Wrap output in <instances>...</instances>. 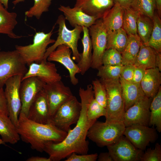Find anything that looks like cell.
Returning a JSON list of instances; mask_svg holds the SVG:
<instances>
[{"mask_svg":"<svg viewBox=\"0 0 161 161\" xmlns=\"http://www.w3.org/2000/svg\"><path fill=\"white\" fill-rule=\"evenodd\" d=\"M79 93L81 110L75 126L69 130L66 137L61 142L56 143L49 141L45 144L44 151L49 155L51 161H59L73 153L87 154L89 143L86 137L88 131L96 121L89 120L87 114L89 105L94 98L92 85H87L86 89L80 87Z\"/></svg>","mask_w":161,"mask_h":161,"instance_id":"1","label":"cell"},{"mask_svg":"<svg viewBox=\"0 0 161 161\" xmlns=\"http://www.w3.org/2000/svg\"><path fill=\"white\" fill-rule=\"evenodd\" d=\"M16 128L20 139L30 144L32 149L40 152L44 151L47 142H60L67 134L51 123L44 124L34 122L21 113L19 115Z\"/></svg>","mask_w":161,"mask_h":161,"instance_id":"2","label":"cell"},{"mask_svg":"<svg viewBox=\"0 0 161 161\" xmlns=\"http://www.w3.org/2000/svg\"><path fill=\"white\" fill-rule=\"evenodd\" d=\"M99 80L106 92V121L123 122L125 110L119 78Z\"/></svg>","mask_w":161,"mask_h":161,"instance_id":"3","label":"cell"},{"mask_svg":"<svg viewBox=\"0 0 161 161\" xmlns=\"http://www.w3.org/2000/svg\"><path fill=\"white\" fill-rule=\"evenodd\" d=\"M125 128L122 121H96L89 129L87 136L97 146H107L115 142L123 135Z\"/></svg>","mask_w":161,"mask_h":161,"instance_id":"4","label":"cell"},{"mask_svg":"<svg viewBox=\"0 0 161 161\" xmlns=\"http://www.w3.org/2000/svg\"><path fill=\"white\" fill-rule=\"evenodd\" d=\"M55 25L48 33L40 31L36 32L32 44L15 46V49L26 64L29 66L32 63H39L44 59L47 47L49 44H53L55 40L51 38Z\"/></svg>","mask_w":161,"mask_h":161,"instance_id":"5","label":"cell"},{"mask_svg":"<svg viewBox=\"0 0 161 161\" xmlns=\"http://www.w3.org/2000/svg\"><path fill=\"white\" fill-rule=\"evenodd\" d=\"M65 20L63 15L58 16L55 24L58 26V37L53 44L47 49L43 60H47L50 54L58 46L65 45L71 49L72 53V59L77 63L79 61L80 53L78 48V42L83 32V27L76 26L73 30H70L66 27Z\"/></svg>","mask_w":161,"mask_h":161,"instance_id":"6","label":"cell"},{"mask_svg":"<svg viewBox=\"0 0 161 161\" xmlns=\"http://www.w3.org/2000/svg\"><path fill=\"white\" fill-rule=\"evenodd\" d=\"M81 110V103L73 95L59 107L51 117L50 123L67 132L70 126L77 122Z\"/></svg>","mask_w":161,"mask_h":161,"instance_id":"7","label":"cell"},{"mask_svg":"<svg viewBox=\"0 0 161 161\" xmlns=\"http://www.w3.org/2000/svg\"><path fill=\"white\" fill-rule=\"evenodd\" d=\"M26 65L16 50H0V89L11 77L18 75L24 76L28 70Z\"/></svg>","mask_w":161,"mask_h":161,"instance_id":"8","label":"cell"},{"mask_svg":"<svg viewBox=\"0 0 161 161\" xmlns=\"http://www.w3.org/2000/svg\"><path fill=\"white\" fill-rule=\"evenodd\" d=\"M88 28L93 50L91 67L97 69L103 65L102 58L106 49L107 31L101 18L97 19Z\"/></svg>","mask_w":161,"mask_h":161,"instance_id":"9","label":"cell"},{"mask_svg":"<svg viewBox=\"0 0 161 161\" xmlns=\"http://www.w3.org/2000/svg\"><path fill=\"white\" fill-rule=\"evenodd\" d=\"M23 75H16L9 78L6 82L4 94L7 100L9 117L17 127L21 109L20 87Z\"/></svg>","mask_w":161,"mask_h":161,"instance_id":"10","label":"cell"},{"mask_svg":"<svg viewBox=\"0 0 161 161\" xmlns=\"http://www.w3.org/2000/svg\"><path fill=\"white\" fill-rule=\"evenodd\" d=\"M123 135L135 147L142 151L145 150L150 143L155 141L158 137L156 129L139 125L126 127Z\"/></svg>","mask_w":161,"mask_h":161,"instance_id":"11","label":"cell"},{"mask_svg":"<svg viewBox=\"0 0 161 161\" xmlns=\"http://www.w3.org/2000/svg\"><path fill=\"white\" fill-rule=\"evenodd\" d=\"M47 100L51 117L59 107L73 95L69 87L61 80L45 84L43 88Z\"/></svg>","mask_w":161,"mask_h":161,"instance_id":"12","label":"cell"},{"mask_svg":"<svg viewBox=\"0 0 161 161\" xmlns=\"http://www.w3.org/2000/svg\"><path fill=\"white\" fill-rule=\"evenodd\" d=\"M152 99L145 96L125 111L123 120L125 127L137 125L149 126Z\"/></svg>","mask_w":161,"mask_h":161,"instance_id":"13","label":"cell"},{"mask_svg":"<svg viewBox=\"0 0 161 161\" xmlns=\"http://www.w3.org/2000/svg\"><path fill=\"white\" fill-rule=\"evenodd\" d=\"M113 161H139L143 151L137 148L124 135L106 146Z\"/></svg>","mask_w":161,"mask_h":161,"instance_id":"14","label":"cell"},{"mask_svg":"<svg viewBox=\"0 0 161 161\" xmlns=\"http://www.w3.org/2000/svg\"><path fill=\"white\" fill-rule=\"evenodd\" d=\"M32 77L38 78L46 84L52 83L62 79L55 64L44 60L39 63L33 62L30 64L21 80Z\"/></svg>","mask_w":161,"mask_h":161,"instance_id":"15","label":"cell"},{"mask_svg":"<svg viewBox=\"0 0 161 161\" xmlns=\"http://www.w3.org/2000/svg\"><path fill=\"white\" fill-rule=\"evenodd\" d=\"M46 84L38 78L32 77L21 80L20 95L22 107L20 113L27 116L30 107L38 93Z\"/></svg>","mask_w":161,"mask_h":161,"instance_id":"16","label":"cell"},{"mask_svg":"<svg viewBox=\"0 0 161 161\" xmlns=\"http://www.w3.org/2000/svg\"><path fill=\"white\" fill-rule=\"evenodd\" d=\"M72 52L68 46L65 45H60L50 54L47 60L49 61L58 62L64 66L69 72L71 83L75 86L79 82L76 75L77 74L80 73V70L71 58Z\"/></svg>","mask_w":161,"mask_h":161,"instance_id":"17","label":"cell"},{"mask_svg":"<svg viewBox=\"0 0 161 161\" xmlns=\"http://www.w3.org/2000/svg\"><path fill=\"white\" fill-rule=\"evenodd\" d=\"M27 117L34 122L50 123L51 117L46 94L43 89L37 94L29 109Z\"/></svg>","mask_w":161,"mask_h":161,"instance_id":"18","label":"cell"},{"mask_svg":"<svg viewBox=\"0 0 161 161\" xmlns=\"http://www.w3.org/2000/svg\"><path fill=\"white\" fill-rule=\"evenodd\" d=\"M58 9L63 13L65 19L74 27L80 26L89 28L99 19L96 17L87 14L80 8L75 6L72 8L69 6L61 5Z\"/></svg>","mask_w":161,"mask_h":161,"instance_id":"19","label":"cell"},{"mask_svg":"<svg viewBox=\"0 0 161 161\" xmlns=\"http://www.w3.org/2000/svg\"><path fill=\"white\" fill-rule=\"evenodd\" d=\"M115 4L114 0H76L74 6L89 15L100 19Z\"/></svg>","mask_w":161,"mask_h":161,"instance_id":"20","label":"cell"},{"mask_svg":"<svg viewBox=\"0 0 161 161\" xmlns=\"http://www.w3.org/2000/svg\"><path fill=\"white\" fill-rule=\"evenodd\" d=\"M157 67L146 69L140 85L145 96L153 98L161 87V74Z\"/></svg>","mask_w":161,"mask_h":161,"instance_id":"21","label":"cell"},{"mask_svg":"<svg viewBox=\"0 0 161 161\" xmlns=\"http://www.w3.org/2000/svg\"><path fill=\"white\" fill-rule=\"evenodd\" d=\"M122 95L125 111L136 102L146 96L140 84L128 81L120 77Z\"/></svg>","mask_w":161,"mask_h":161,"instance_id":"22","label":"cell"},{"mask_svg":"<svg viewBox=\"0 0 161 161\" xmlns=\"http://www.w3.org/2000/svg\"><path fill=\"white\" fill-rule=\"evenodd\" d=\"M82 27L83 35L81 40L83 49L82 52L80 53V59L77 64L80 70V73L83 75L91 67L92 48L88 28Z\"/></svg>","mask_w":161,"mask_h":161,"instance_id":"23","label":"cell"},{"mask_svg":"<svg viewBox=\"0 0 161 161\" xmlns=\"http://www.w3.org/2000/svg\"><path fill=\"white\" fill-rule=\"evenodd\" d=\"M17 17L16 13L8 11L0 2V34L7 35L13 39L22 37L15 34L13 31L18 23Z\"/></svg>","mask_w":161,"mask_h":161,"instance_id":"24","label":"cell"},{"mask_svg":"<svg viewBox=\"0 0 161 161\" xmlns=\"http://www.w3.org/2000/svg\"><path fill=\"white\" fill-rule=\"evenodd\" d=\"M124 9L116 3L102 18L103 23L107 32L122 28Z\"/></svg>","mask_w":161,"mask_h":161,"instance_id":"25","label":"cell"},{"mask_svg":"<svg viewBox=\"0 0 161 161\" xmlns=\"http://www.w3.org/2000/svg\"><path fill=\"white\" fill-rule=\"evenodd\" d=\"M0 135L5 143H17L20 139L16 127L8 115L0 114Z\"/></svg>","mask_w":161,"mask_h":161,"instance_id":"26","label":"cell"},{"mask_svg":"<svg viewBox=\"0 0 161 161\" xmlns=\"http://www.w3.org/2000/svg\"><path fill=\"white\" fill-rule=\"evenodd\" d=\"M142 42L138 35H128L127 43L121 53L123 65L134 64L139 52Z\"/></svg>","mask_w":161,"mask_h":161,"instance_id":"27","label":"cell"},{"mask_svg":"<svg viewBox=\"0 0 161 161\" xmlns=\"http://www.w3.org/2000/svg\"><path fill=\"white\" fill-rule=\"evenodd\" d=\"M157 52L151 47L146 46L142 42L134 65L136 66L145 69L156 67Z\"/></svg>","mask_w":161,"mask_h":161,"instance_id":"28","label":"cell"},{"mask_svg":"<svg viewBox=\"0 0 161 161\" xmlns=\"http://www.w3.org/2000/svg\"><path fill=\"white\" fill-rule=\"evenodd\" d=\"M128 40V35L121 28L117 30L107 32L106 49H113L121 53Z\"/></svg>","mask_w":161,"mask_h":161,"instance_id":"29","label":"cell"},{"mask_svg":"<svg viewBox=\"0 0 161 161\" xmlns=\"http://www.w3.org/2000/svg\"><path fill=\"white\" fill-rule=\"evenodd\" d=\"M153 27V22L150 18L139 14L137 20V34L142 43L147 46Z\"/></svg>","mask_w":161,"mask_h":161,"instance_id":"30","label":"cell"},{"mask_svg":"<svg viewBox=\"0 0 161 161\" xmlns=\"http://www.w3.org/2000/svg\"><path fill=\"white\" fill-rule=\"evenodd\" d=\"M149 126H156L157 131H161V88L153 98L150 106Z\"/></svg>","mask_w":161,"mask_h":161,"instance_id":"31","label":"cell"},{"mask_svg":"<svg viewBox=\"0 0 161 161\" xmlns=\"http://www.w3.org/2000/svg\"><path fill=\"white\" fill-rule=\"evenodd\" d=\"M139 13L131 7L124 9L122 28L128 35H138L137 20Z\"/></svg>","mask_w":161,"mask_h":161,"instance_id":"32","label":"cell"},{"mask_svg":"<svg viewBox=\"0 0 161 161\" xmlns=\"http://www.w3.org/2000/svg\"><path fill=\"white\" fill-rule=\"evenodd\" d=\"M25 0H14L13 4L16 5ZM52 0H34L33 6L25 12V16L28 18L35 17L39 19L43 13L49 10Z\"/></svg>","mask_w":161,"mask_h":161,"instance_id":"33","label":"cell"},{"mask_svg":"<svg viewBox=\"0 0 161 161\" xmlns=\"http://www.w3.org/2000/svg\"><path fill=\"white\" fill-rule=\"evenodd\" d=\"M153 27L148 45L157 52H161V20L157 11L152 19Z\"/></svg>","mask_w":161,"mask_h":161,"instance_id":"34","label":"cell"},{"mask_svg":"<svg viewBox=\"0 0 161 161\" xmlns=\"http://www.w3.org/2000/svg\"><path fill=\"white\" fill-rule=\"evenodd\" d=\"M130 7L139 14L147 16L152 19L157 11L155 0H133Z\"/></svg>","mask_w":161,"mask_h":161,"instance_id":"35","label":"cell"},{"mask_svg":"<svg viewBox=\"0 0 161 161\" xmlns=\"http://www.w3.org/2000/svg\"><path fill=\"white\" fill-rule=\"evenodd\" d=\"M123 65H102L98 69L97 75L101 78L104 79H119Z\"/></svg>","mask_w":161,"mask_h":161,"instance_id":"36","label":"cell"},{"mask_svg":"<svg viewBox=\"0 0 161 161\" xmlns=\"http://www.w3.org/2000/svg\"><path fill=\"white\" fill-rule=\"evenodd\" d=\"M92 85L94 92V98L100 105L106 108L107 96L105 88L100 80H93Z\"/></svg>","mask_w":161,"mask_h":161,"instance_id":"37","label":"cell"},{"mask_svg":"<svg viewBox=\"0 0 161 161\" xmlns=\"http://www.w3.org/2000/svg\"><path fill=\"white\" fill-rule=\"evenodd\" d=\"M122 56L120 52L113 49H106L102 58L103 65H116L121 64Z\"/></svg>","mask_w":161,"mask_h":161,"instance_id":"38","label":"cell"},{"mask_svg":"<svg viewBox=\"0 0 161 161\" xmlns=\"http://www.w3.org/2000/svg\"><path fill=\"white\" fill-rule=\"evenodd\" d=\"M87 114L89 120L96 121L97 119L101 116L106 117V109L99 104L94 98L89 105Z\"/></svg>","mask_w":161,"mask_h":161,"instance_id":"39","label":"cell"},{"mask_svg":"<svg viewBox=\"0 0 161 161\" xmlns=\"http://www.w3.org/2000/svg\"><path fill=\"white\" fill-rule=\"evenodd\" d=\"M140 161H161V145L158 143H157L154 148H148L143 154L140 158Z\"/></svg>","mask_w":161,"mask_h":161,"instance_id":"40","label":"cell"},{"mask_svg":"<svg viewBox=\"0 0 161 161\" xmlns=\"http://www.w3.org/2000/svg\"><path fill=\"white\" fill-rule=\"evenodd\" d=\"M98 154L97 153L88 154H80L78 155L75 153L71 154L65 161H95L97 160Z\"/></svg>","mask_w":161,"mask_h":161,"instance_id":"41","label":"cell"},{"mask_svg":"<svg viewBox=\"0 0 161 161\" xmlns=\"http://www.w3.org/2000/svg\"><path fill=\"white\" fill-rule=\"evenodd\" d=\"M136 66L134 64L123 65L120 73V77L124 80L131 82Z\"/></svg>","mask_w":161,"mask_h":161,"instance_id":"42","label":"cell"},{"mask_svg":"<svg viewBox=\"0 0 161 161\" xmlns=\"http://www.w3.org/2000/svg\"><path fill=\"white\" fill-rule=\"evenodd\" d=\"M0 114L9 115L7 100L3 88L0 89Z\"/></svg>","mask_w":161,"mask_h":161,"instance_id":"43","label":"cell"},{"mask_svg":"<svg viewBox=\"0 0 161 161\" xmlns=\"http://www.w3.org/2000/svg\"><path fill=\"white\" fill-rule=\"evenodd\" d=\"M146 69L142 67L136 66L131 82L135 83L140 84Z\"/></svg>","mask_w":161,"mask_h":161,"instance_id":"44","label":"cell"},{"mask_svg":"<svg viewBox=\"0 0 161 161\" xmlns=\"http://www.w3.org/2000/svg\"><path fill=\"white\" fill-rule=\"evenodd\" d=\"M97 160L98 161H113L109 152L100 153L98 155Z\"/></svg>","mask_w":161,"mask_h":161,"instance_id":"45","label":"cell"},{"mask_svg":"<svg viewBox=\"0 0 161 161\" xmlns=\"http://www.w3.org/2000/svg\"><path fill=\"white\" fill-rule=\"evenodd\" d=\"M133 0H114L115 4H119L123 9L130 7Z\"/></svg>","mask_w":161,"mask_h":161,"instance_id":"46","label":"cell"},{"mask_svg":"<svg viewBox=\"0 0 161 161\" xmlns=\"http://www.w3.org/2000/svg\"><path fill=\"white\" fill-rule=\"evenodd\" d=\"M27 161H51L50 158L49 157H40L39 156H32L27 159Z\"/></svg>","mask_w":161,"mask_h":161,"instance_id":"47","label":"cell"},{"mask_svg":"<svg viewBox=\"0 0 161 161\" xmlns=\"http://www.w3.org/2000/svg\"><path fill=\"white\" fill-rule=\"evenodd\" d=\"M156 67L161 71V53L157 52L156 59Z\"/></svg>","mask_w":161,"mask_h":161,"instance_id":"48","label":"cell"},{"mask_svg":"<svg viewBox=\"0 0 161 161\" xmlns=\"http://www.w3.org/2000/svg\"><path fill=\"white\" fill-rule=\"evenodd\" d=\"M156 7H157V12L161 18V0H155Z\"/></svg>","mask_w":161,"mask_h":161,"instance_id":"49","label":"cell"},{"mask_svg":"<svg viewBox=\"0 0 161 161\" xmlns=\"http://www.w3.org/2000/svg\"><path fill=\"white\" fill-rule=\"evenodd\" d=\"M8 1L9 0H0V2L7 9L8 7Z\"/></svg>","mask_w":161,"mask_h":161,"instance_id":"50","label":"cell"},{"mask_svg":"<svg viewBox=\"0 0 161 161\" xmlns=\"http://www.w3.org/2000/svg\"><path fill=\"white\" fill-rule=\"evenodd\" d=\"M5 143L4 142L3 140L0 138V145L1 144H5Z\"/></svg>","mask_w":161,"mask_h":161,"instance_id":"51","label":"cell"},{"mask_svg":"<svg viewBox=\"0 0 161 161\" xmlns=\"http://www.w3.org/2000/svg\"><path fill=\"white\" fill-rule=\"evenodd\" d=\"M1 47H0V50H1Z\"/></svg>","mask_w":161,"mask_h":161,"instance_id":"52","label":"cell"}]
</instances>
